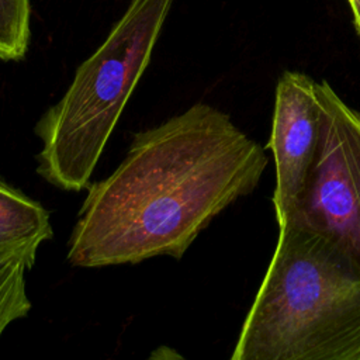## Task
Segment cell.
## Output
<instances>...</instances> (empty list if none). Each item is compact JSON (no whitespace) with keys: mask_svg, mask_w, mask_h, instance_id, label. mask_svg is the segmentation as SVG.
Returning <instances> with one entry per match:
<instances>
[{"mask_svg":"<svg viewBox=\"0 0 360 360\" xmlns=\"http://www.w3.org/2000/svg\"><path fill=\"white\" fill-rule=\"evenodd\" d=\"M266 166L264 149L228 114L194 103L136 132L118 167L87 187L66 257L76 267L179 260L218 214L256 188Z\"/></svg>","mask_w":360,"mask_h":360,"instance_id":"1","label":"cell"},{"mask_svg":"<svg viewBox=\"0 0 360 360\" xmlns=\"http://www.w3.org/2000/svg\"><path fill=\"white\" fill-rule=\"evenodd\" d=\"M232 360H357L360 266L319 232L288 222Z\"/></svg>","mask_w":360,"mask_h":360,"instance_id":"2","label":"cell"},{"mask_svg":"<svg viewBox=\"0 0 360 360\" xmlns=\"http://www.w3.org/2000/svg\"><path fill=\"white\" fill-rule=\"evenodd\" d=\"M173 0H131L104 42L79 65L35 124L37 173L65 191L90 186L98 159L146 66Z\"/></svg>","mask_w":360,"mask_h":360,"instance_id":"3","label":"cell"},{"mask_svg":"<svg viewBox=\"0 0 360 360\" xmlns=\"http://www.w3.org/2000/svg\"><path fill=\"white\" fill-rule=\"evenodd\" d=\"M316 93L319 145L304 194L285 224L322 233L360 266V112L326 80L316 82Z\"/></svg>","mask_w":360,"mask_h":360,"instance_id":"4","label":"cell"},{"mask_svg":"<svg viewBox=\"0 0 360 360\" xmlns=\"http://www.w3.org/2000/svg\"><path fill=\"white\" fill-rule=\"evenodd\" d=\"M321 138L316 82L300 72H284L276 86L267 146L276 165L273 195L278 226L295 211L307 187Z\"/></svg>","mask_w":360,"mask_h":360,"instance_id":"5","label":"cell"},{"mask_svg":"<svg viewBox=\"0 0 360 360\" xmlns=\"http://www.w3.org/2000/svg\"><path fill=\"white\" fill-rule=\"evenodd\" d=\"M52 236L49 211L0 176V259L22 256L34 264L38 248Z\"/></svg>","mask_w":360,"mask_h":360,"instance_id":"6","label":"cell"},{"mask_svg":"<svg viewBox=\"0 0 360 360\" xmlns=\"http://www.w3.org/2000/svg\"><path fill=\"white\" fill-rule=\"evenodd\" d=\"M34 264L22 256L0 259V338L6 328L31 311L25 273Z\"/></svg>","mask_w":360,"mask_h":360,"instance_id":"7","label":"cell"},{"mask_svg":"<svg viewBox=\"0 0 360 360\" xmlns=\"http://www.w3.org/2000/svg\"><path fill=\"white\" fill-rule=\"evenodd\" d=\"M30 42V0H0V59L24 58Z\"/></svg>","mask_w":360,"mask_h":360,"instance_id":"8","label":"cell"},{"mask_svg":"<svg viewBox=\"0 0 360 360\" xmlns=\"http://www.w3.org/2000/svg\"><path fill=\"white\" fill-rule=\"evenodd\" d=\"M347 1L352 8V13H353V21H354L356 30L360 35V0H347Z\"/></svg>","mask_w":360,"mask_h":360,"instance_id":"9","label":"cell"},{"mask_svg":"<svg viewBox=\"0 0 360 360\" xmlns=\"http://www.w3.org/2000/svg\"><path fill=\"white\" fill-rule=\"evenodd\" d=\"M357 360H360V354H359V357H357Z\"/></svg>","mask_w":360,"mask_h":360,"instance_id":"10","label":"cell"}]
</instances>
